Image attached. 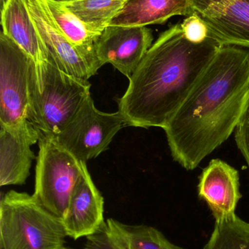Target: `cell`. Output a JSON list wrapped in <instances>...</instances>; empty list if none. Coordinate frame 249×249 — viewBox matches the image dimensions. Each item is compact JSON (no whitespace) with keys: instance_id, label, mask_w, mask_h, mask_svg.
<instances>
[{"instance_id":"2e32d148","label":"cell","mask_w":249,"mask_h":249,"mask_svg":"<svg viewBox=\"0 0 249 249\" xmlns=\"http://www.w3.org/2000/svg\"><path fill=\"white\" fill-rule=\"evenodd\" d=\"M192 13L191 0H127L110 26L162 24L173 16H189Z\"/></svg>"},{"instance_id":"9a60e30c","label":"cell","mask_w":249,"mask_h":249,"mask_svg":"<svg viewBox=\"0 0 249 249\" xmlns=\"http://www.w3.org/2000/svg\"><path fill=\"white\" fill-rule=\"evenodd\" d=\"M239 189L238 171L221 160L211 161L200 175L199 196L209 205L216 220L235 214L241 197Z\"/></svg>"},{"instance_id":"6da1fadb","label":"cell","mask_w":249,"mask_h":249,"mask_svg":"<svg viewBox=\"0 0 249 249\" xmlns=\"http://www.w3.org/2000/svg\"><path fill=\"white\" fill-rule=\"evenodd\" d=\"M249 106V49L221 47L164 127L173 159L194 170L235 130Z\"/></svg>"},{"instance_id":"ffe728a7","label":"cell","mask_w":249,"mask_h":249,"mask_svg":"<svg viewBox=\"0 0 249 249\" xmlns=\"http://www.w3.org/2000/svg\"><path fill=\"white\" fill-rule=\"evenodd\" d=\"M184 36L193 43H202L209 39V31L195 13L187 16L181 23Z\"/></svg>"},{"instance_id":"ac0fdd59","label":"cell","mask_w":249,"mask_h":249,"mask_svg":"<svg viewBox=\"0 0 249 249\" xmlns=\"http://www.w3.org/2000/svg\"><path fill=\"white\" fill-rule=\"evenodd\" d=\"M43 2L57 27L71 43L76 46H95L100 35L89 30L84 23L61 1L43 0Z\"/></svg>"},{"instance_id":"e0dca14e","label":"cell","mask_w":249,"mask_h":249,"mask_svg":"<svg viewBox=\"0 0 249 249\" xmlns=\"http://www.w3.org/2000/svg\"><path fill=\"white\" fill-rule=\"evenodd\" d=\"M127 0H75L62 2L94 33L101 35Z\"/></svg>"},{"instance_id":"5b68a950","label":"cell","mask_w":249,"mask_h":249,"mask_svg":"<svg viewBox=\"0 0 249 249\" xmlns=\"http://www.w3.org/2000/svg\"><path fill=\"white\" fill-rule=\"evenodd\" d=\"M38 145L33 196L48 212L62 219L83 162L62 147L54 136L40 134Z\"/></svg>"},{"instance_id":"7c38bea8","label":"cell","mask_w":249,"mask_h":249,"mask_svg":"<svg viewBox=\"0 0 249 249\" xmlns=\"http://www.w3.org/2000/svg\"><path fill=\"white\" fill-rule=\"evenodd\" d=\"M1 32L17 44L35 64L34 86L40 90L49 53L31 18L24 0H4L1 6Z\"/></svg>"},{"instance_id":"7a4b0ae2","label":"cell","mask_w":249,"mask_h":249,"mask_svg":"<svg viewBox=\"0 0 249 249\" xmlns=\"http://www.w3.org/2000/svg\"><path fill=\"white\" fill-rule=\"evenodd\" d=\"M221 47L211 38L202 43L190 42L181 23L162 32L118 101L127 125L164 129Z\"/></svg>"},{"instance_id":"9c48e42d","label":"cell","mask_w":249,"mask_h":249,"mask_svg":"<svg viewBox=\"0 0 249 249\" xmlns=\"http://www.w3.org/2000/svg\"><path fill=\"white\" fill-rule=\"evenodd\" d=\"M194 13L222 46L249 49V0H191Z\"/></svg>"},{"instance_id":"7402d4cb","label":"cell","mask_w":249,"mask_h":249,"mask_svg":"<svg viewBox=\"0 0 249 249\" xmlns=\"http://www.w3.org/2000/svg\"><path fill=\"white\" fill-rule=\"evenodd\" d=\"M56 1H61V2H68V1H73L75 0H56Z\"/></svg>"},{"instance_id":"52a82bcc","label":"cell","mask_w":249,"mask_h":249,"mask_svg":"<svg viewBox=\"0 0 249 249\" xmlns=\"http://www.w3.org/2000/svg\"><path fill=\"white\" fill-rule=\"evenodd\" d=\"M33 60L2 32L0 35V124L28 120Z\"/></svg>"},{"instance_id":"8fae6325","label":"cell","mask_w":249,"mask_h":249,"mask_svg":"<svg viewBox=\"0 0 249 249\" xmlns=\"http://www.w3.org/2000/svg\"><path fill=\"white\" fill-rule=\"evenodd\" d=\"M39 132L29 121L0 124V185H22L37 159L31 146L38 142Z\"/></svg>"},{"instance_id":"603a6c76","label":"cell","mask_w":249,"mask_h":249,"mask_svg":"<svg viewBox=\"0 0 249 249\" xmlns=\"http://www.w3.org/2000/svg\"><path fill=\"white\" fill-rule=\"evenodd\" d=\"M57 249H70L67 248V247H64V246H62V247H59V248H58Z\"/></svg>"},{"instance_id":"5bb4252c","label":"cell","mask_w":249,"mask_h":249,"mask_svg":"<svg viewBox=\"0 0 249 249\" xmlns=\"http://www.w3.org/2000/svg\"><path fill=\"white\" fill-rule=\"evenodd\" d=\"M84 249H184L174 245L153 227L127 225L111 218L86 237Z\"/></svg>"},{"instance_id":"8992f818","label":"cell","mask_w":249,"mask_h":249,"mask_svg":"<svg viewBox=\"0 0 249 249\" xmlns=\"http://www.w3.org/2000/svg\"><path fill=\"white\" fill-rule=\"evenodd\" d=\"M119 112L106 113L96 109L89 96L56 140L79 161L86 162L108 149L113 139L124 126Z\"/></svg>"},{"instance_id":"4fadbf2b","label":"cell","mask_w":249,"mask_h":249,"mask_svg":"<svg viewBox=\"0 0 249 249\" xmlns=\"http://www.w3.org/2000/svg\"><path fill=\"white\" fill-rule=\"evenodd\" d=\"M104 199L83 162L81 175L69 200L63 225L74 240L93 235L104 223Z\"/></svg>"},{"instance_id":"30bf717a","label":"cell","mask_w":249,"mask_h":249,"mask_svg":"<svg viewBox=\"0 0 249 249\" xmlns=\"http://www.w3.org/2000/svg\"><path fill=\"white\" fill-rule=\"evenodd\" d=\"M153 35L146 26H109L95 42L102 65L111 64L130 79L152 47Z\"/></svg>"},{"instance_id":"ba28073f","label":"cell","mask_w":249,"mask_h":249,"mask_svg":"<svg viewBox=\"0 0 249 249\" xmlns=\"http://www.w3.org/2000/svg\"><path fill=\"white\" fill-rule=\"evenodd\" d=\"M49 55L62 71L82 80H89L102 67L95 46H76L57 27L43 0H24Z\"/></svg>"},{"instance_id":"d6986e66","label":"cell","mask_w":249,"mask_h":249,"mask_svg":"<svg viewBox=\"0 0 249 249\" xmlns=\"http://www.w3.org/2000/svg\"><path fill=\"white\" fill-rule=\"evenodd\" d=\"M204 249H249V224L235 214L216 220Z\"/></svg>"},{"instance_id":"44dd1931","label":"cell","mask_w":249,"mask_h":249,"mask_svg":"<svg viewBox=\"0 0 249 249\" xmlns=\"http://www.w3.org/2000/svg\"><path fill=\"white\" fill-rule=\"evenodd\" d=\"M235 138L238 149L249 167V106L235 129Z\"/></svg>"},{"instance_id":"277c9868","label":"cell","mask_w":249,"mask_h":249,"mask_svg":"<svg viewBox=\"0 0 249 249\" xmlns=\"http://www.w3.org/2000/svg\"><path fill=\"white\" fill-rule=\"evenodd\" d=\"M30 84L28 120L40 134L57 136L90 96L89 80L64 72L49 55L40 90Z\"/></svg>"},{"instance_id":"3957f363","label":"cell","mask_w":249,"mask_h":249,"mask_svg":"<svg viewBox=\"0 0 249 249\" xmlns=\"http://www.w3.org/2000/svg\"><path fill=\"white\" fill-rule=\"evenodd\" d=\"M1 249H57L67 236L62 219L32 195L10 190L1 200Z\"/></svg>"}]
</instances>
